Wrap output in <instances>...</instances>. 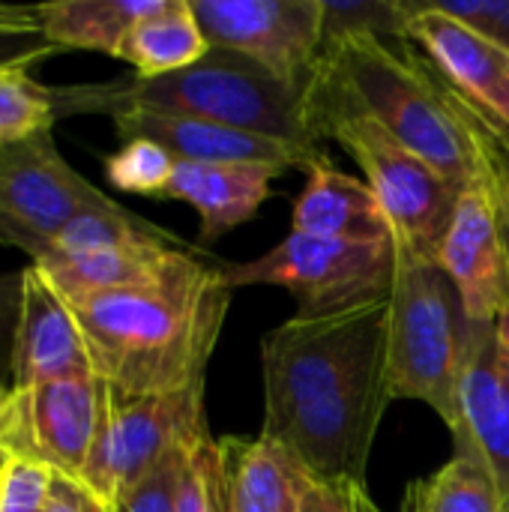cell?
<instances>
[{
  "label": "cell",
  "instance_id": "33",
  "mask_svg": "<svg viewBox=\"0 0 509 512\" xmlns=\"http://www.w3.org/2000/svg\"><path fill=\"white\" fill-rule=\"evenodd\" d=\"M303 512H381L369 498L366 483L336 480V483H315L309 492Z\"/></svg>",
  "mask_w": 509,
  "mask_h": 512
},
{
  "label": "cell",
  "instance_id": "31",
  "mask_svg": "<svg viewBox=\"0 0 509 512\" xmlns=\"http://www.w3.org/2000/svg\"><path fill=\"white\" fill-rule=\"evenodd\" d=\"M183 447L162 459L138 486L123 492L108 512H177V483H180Z\"/></svg>",
  "mask_w": 509,
  "mask_h": 512
},
{
  "label": "cell",
  "instance_id": "22",
  "mask_svg": "<svg viewBox=\"0 0 509 512\" xmlns=\"http://www.w3.org/2000/svg\"><path fill=\"white\" fill-rule=\"evenodd\" d=\"M159 0H57L39 3L42 36L57 48L99 51L120 57V45L135 21L150 15Z\"/></svg>",
  "mask_w": 509,
  "mask_h": 512
},
{
  "label": "cell",
  "instance_id": "9",
  "mask_svg": "<svg viewBox=\"0 0 509 512\" xmlns=\"http://www.w3.org/2000/svg\"><path fill=\"white\" fill-rule=\"evenodd\" d=\"M108 405V384L96 372L9 387L0 411V453L48 468L78 483Z\"/></svg>",
  "mask_w": 509,
  "mask_h": 512
},
{
  "label": "cell",
  "instance_id": "26",
  "mask_svg": "<svg viewBox=\"0 0 509 512\" xmlns=\"http://www.w3.org/2000/svg\"><path fill=\"white\" fill-rule=\"evenodd\" d=\"M54 120V87L33 81L24 66H0V147L51 129Z\"/></svg>",
  "mask_w": 509,
  "mask_h": 512
},
{
  "label": "cell",
  "instance_id": "38",
  "mask_svg": "<svg viewBox=\"0 0 509 512\" xmlns=\"http://www.w3.org/2000/svg\"><path fill=\"white\" fill-rule=\"evenodd\" d=\"M402 512H423V504H420V489H417V483H411V486L405 489Z\"/></svg>",
  "mask_w": 509,
  "mask_h": 512
},
{
  "label": "cell",
  "instance_id": "35",
  "mask_svg": "<svg viewBox=\"0 0 509 512\" xmlns=\"http://www.w3.org/2000/svg\"><path fill=\"white\" fill-rule=\"evenodd\" d=\"M45 512H93V498L75 480L54 474Z\"/></svg>",
  "mask_w": 509,
  "mask_h": 512
},
{
  "label": "cell",
  "instance_id": "41",
  "mask_svg": "<svg viewBox=\"0 0 509 512\" xmlns=\"http://www.w3.org/2000/svg\"><path fill=\"white\" fill-rule=\"evenodd\" d=\"M3 459H6V456H3V453H0V468H3Z\"/></svg>",
  "mask_w": 509,
  "mask_h": 512
},
{
  "label": "cell",
  "instance_id": "24",
  "mask_svg": "<svg viewBox=\"0 0 509 512\" xmlns=\"http://www.w3.org/2000/svg\"><path fill=\"white\" fill-rule=\"evenodd\" d=\"M417 489L423 512H507L489 468L471 450H456L441 471L417 480Z\"/></svg>",
  "mask_w": 509,
  "mask_h": 512
},
{
  "label": "cell",
  "instance_id": "16",
  "mask_svg": "<svg viewBox=\"0 0 509 512\" xmlns=\"http://www.w3.org/2000/svg\"><path fill=\"white\" fill-rule=\"evenodd\" d=\"M120 144L132 138H147L165 147L177 162H240V165H273V168H312L324 153L303 150L276 138L216 126L195 117L156 114V111H120L111 117Z\"/></svg>",
  "mask_w": 509,
  "mask_h": 512
},
{
  "label": "cell",
  "instance_id": "13",
  "mask_svg": "<svg viewBox=\"0 0 509 512\" xmlns=\"http://www.w3.org/2000/svg\"><path fill=\"white\" fill-rule=\"evenodd\" d=\"M408 42L480 111L509 132V51L429 0H408Z\"/></svg>",
  "mask_w": 509,
  "mask_h": 512
},
{
  "label": "cell",
  "instance_id": "29",
  "mask_svg": "<svg viewBox=\"0 0 509 512\" xmlns=\"http://www.w3.org/2000/svg\"><path fill=\"white\" fill-rule=\"evenodd\" d=\"M420 63L435 87V93L441 96V102L447 105V111L456 117V123L468 132L471 144H474V153L483 159V162H492L495 168H501L509 177V132L495 123L486 111H480L474 102H468L423 54H420Z\"/></svg>",
  "mask_w": 509,
  "mask_h": 512
},
{
  "label": "cell",
  "instance_id": "7",
  "mask_svg": "<svg viewBox=\"0 0 509 512\" xmlns=\"http://www.w3.org/2000/svg\"><path fill=\"white\" fill-rule=\"evenodd\" d=\"M396 246L342 243L291 231L276 249L246 264H225L231 291L252 285L285 288L297 297L300 315H330L390 294Z\"/></svg>",
  "mask_w": 509,
  "mask_h": 512
},
{
  "label": "cell",
  "instance_id": "3",
  "mask_svg": "<svg viewBox=\"0 0 509 512\" xmlns=\"http://www.w3.org/2000/svg\"><path fill=\"white\" fill-rule=\"evenodd\" d=\"M54 99L57 117L78 111L108 117L120 111H156L276 138L303 150H321L324 141L309 105V87L222 48H210L189 69L162 78L54 87Z\"/></svg>",
  "mask_w": 509,
  "mask_h": 512
},
{
  "label": "cell",
  "instance_id": "10",
  "mask_svg": "<svg viewBox=\"0 0 509 512\" xmlns=\"http://www.w3.org/2000/svg\"><path fill=\"white\" fill-rule=\"evenodd\" d=\"M108 195L57 150L51 129L0 147V243L39 261L57 234Z\"/></svg>",
  "mask_w": 509,
  "mask_h": 512
},
{
  "label": "cell",
  "instance_id": "30",
  "mask_svg": "<svg viewBox=\"0 0 509 512\" xmlns=\"http://www.w3.org/2000/svg\"><path fill=\"white\" fill-rule=\"evenodd\" d=\"M54 474L42 465L3 459L0 468V512H45Z\"/></svg>",
  "mask_w": 509,
  "mask_h": 512
},
{
  "label": "cell",
  "instance_id": "2",
  "mask_svg": "<svg viewBox=\"0 0 509 512\" xmlns=\"http://www.w3.org/2000/svg\"><path fill=\"white\" fill-rule=\"evenodd\" d=\"M231 285L225 264L180 249L147 282L72 303L93 372L123 396L204 387Z\"/></svg>",
  "mask_w": 509,
  "mask_h": 512
},
{
  "label": "cell",
  "instance_id": "11",
  "mask_svg": "<svg viewBox=\"0 0 509 512\" xmlns=\"http://www.w3.org/2000/svg\"><path fill=\"white\" fill-rule=\"evenodd\" d=\"M210 48L237 51L309 87L324 54L321 0H192Z\"/></svg>",
  "mask_w": 509,
  "mask_h": 512
},
{
  "label": "cell",
  "instance_id": "21",
  "mask_svg": "<svg viewBox=\"0 0 509 512\" xmlns=\"http://www.w3.org/2000/svg\"><path fill=\"white\" fill-rule=\"evenodd\" d=\"M207 51L210 42L192 12V0H159V6L126 33L120 60L135 69V78H162L189 69Z\"/></svg>",
  "mask_w": 509,
  "mask_h": 512
},
{
  "label": "cell",
  "instance_id": "32",
  "mask_svg": "<svg viewBox=\"0 0 509 512\" xmlns=\"http://www.w3.org/2000/svg\"><path fill=\"white\" fill-rule=\"evenodd\" d=\"M429 3L509 51V0H429Z\"/></svg>",
  "mask_w": 509,
  "mask_h": 512
},
{
  "label": "cell",
  "instance_id": "17",
  "mask_svg": "<svg viewBox=\"0 0 509 512\" xmlns=\"http://www.w3.org/2000/svg\"><path fill=\"white\" fill-rule=\"evenodd\" d=\"M273 165H240V162H177L165 198L186 201L201 216V243H213L249 222L258 207L273 195V180L282 177Z\"/></svg>",
  "mask_w": 509,
  "mask_h": 512
},
{
  "label": "cell",
  "instance_id": "36",
  "mask_svg": "<svg viewBox=\"0 0 509 512\" xmlns=\"http://www.w3.org/2000/svg\"><path fill=\"white\" fill-rule=\"evenodd\" d=\"M18 303H21V273L0 276V345L6 336L12 345V330L18 321Z\"/></svg>",
  "mask_w": 509,
  "mask_h": 512
},
{
  "label": "cell",
  "instance_id": "28",
  "mask_svg": "<svg viewBox=\"0 0 509 512\" xmlns=\"http://www.w3.org/2000/svg\"><path fill=\"white\" fill-rule=\"evenodd\" d=\"M174 168L177 159L147 138L123 141L120 150L105 159V177L114 189L147 198H165Z\"/></svg>",
  "mask_w": 509,
  "mask_h": 512
},
{
  "label": "cell",
  "instance_id": "39",
  "mask_svg": "<svg viewBox=\"0 0 509 512\" xmlns=\"http://www.w3.org/2000/svg\"><path fill=\"white\" fill-rule=\"evenodd\" d=\"M6 399H9V387L0 381V411H3V405H6Z\"/></svg>",
  "mask_w": 509,
  "mask_h": 512
},
{
  "label": "cell",
  "instance_id": "23",
  "mask_svg": "<svg viewBox=\"0 0 509 512\" xmlns=\"http://www.w3.org/2000/svg\"><path fill=\"white\" fill-rule=\"evenodd\" d=\"M138 246H186L171 231L135 216L123 204L105 198L84 207L51 243L45 255H84L102 249H138ZM42 255V258H45Z\"/></svg>",
  "mask_w": 509,
  "mask_h": 512
},
{
  "label": "cell",
  "instance_id": "8",
  "mask_svg": "<svg viewBox=\"0 0 509 512\" xmlns=\"http://www.w3.org/2000/svg\"><path fill=\"white\" fill-rule=\"evenodd\" d=\"M204 426V387L162 396H123L108 387L99 438L78 486L108 512Z\"/></svg>",
  "mask_w": 509,
  "mask_h": 512
},
{
  "label": "cell",
  "instance_id": "18",
  "mask_svg": "<svg viewBox=\"0 0 509 512\" xmlns=\"http://www.w3.org/2000/svg\"><path fill=\"white\" fill-rule=\"evenodd\" d=\"M228 512H303L315 477L273 438H219Z\"/></svg>",
  "mask_w": 509,
  "mask_h": 512
},
{
  "label": "cell",
  "instance_id": "5",
  "mask_svg": "<svg viewBox=\"0 0 509 512\" xmlns=\"http://www.w3.org/2000/svg\"><path fill=\"white\" fill-rule=\"evenodd\" d=\"M468 324L459 291L438 261L396 249L387 315L390 396L429 405L450 432L459 429Z\"/></svg>",
  "mask_w": 509,
  "mask_h": 512
},
{
  "label": "cell",
  "instance_id": "37",
  "mask_svg": "<svg viewBox=\"0 0 509 512\" xmlns=\"http://www.w3.org/2000/svg\"><path fill=\"white\" fill-rule=\"evenodd\" d=\"M495 342H498V351H501V357H504V363L509 366V300L507 306L498 312V318H495Z\"/></svg>",
  "mask_w": 509,
  "mask_h": 512
},
{
  "label": "cell",
  "instance_id": "25",
  "mask_svg": "<svg viewBox=\"0 0 509 512\" xmlns=\"http://www.w3.org/2000/svg\"><path fill=\"white\" fill-rule=\"evenodd\" d=\"M324 12V45L351 39V36H375L381 42L411 45L408 0H321Z\"/></svg>",
  "mask_w": 509,
  "mask_h": 512
},
{
  "label": "cell",
  "instance_id": "15",
  "mask_svg": "<svg viewBox=\"0 0 509 512\" xmlns=\"http://www.w3.org/2000/svg\"><path fill=\"white\" fill-rule=\"evenodd\" d=\"M453 441L456 450H471L483 459L509 512V366L498 351L492 324H468Z\"/></svg>",
  "mask_w": 509,
  "mask_h": 512
},
{
  "label": "cell",
  "instance_id": "1",
  "mask_svg": "<svg viewBox=\"0 0 509 512\" xmlns=\"http://www.w3.org/2000/svg\"><path fill=\"white\" fill-rule=\"evenodd\" d=\"M390 294L330 315H294L261 342L264 432L321 483H366L387 414Z\"/></svg>",
  "mask_w": 509,
  "mask_h": 512
},
{
  "label": "cell",
  "instance_id": "14",
  "mask_svg": "<svg viewBox=\"0 0 509 512\" xmlns=\"http://www.w3.org/2000/svg\"><path fill=\"white\" fill-rule=\"evenodd\" d=\"M93 372L72 306L30 264L21 270V303L9 345V387Z\"/></svg>",
  "mask_w": 509,
  "mask_h": 512
},
{
  "label": "cell",
  "instance_id": "19",
  "mask_svg": "<svg viewBox=\"0 0 509 512\" xmlns=\"http://www.w3.org/2000/svg\"><path fill=\"white\" fill-rule=\"evenodd\" d=\"M291 231L342 243L393 240L390 222L369 183L333 168L327 156L309 168V183L294 204Z\"/></svg>",
  "mask_w": 509,
  "mask_h": 512
},
{
  "label": "cell",
  "instance_id": "27",
  "mask_svg": "<svg viewBox=\"0 0 509 512\" xmlns=\"http://www.w3.org/2000/svg\"><path fill=\"white\" fill-rule=\"evenodd\" d=\"M177 512H228L222 453L207 426L183 444Z\"/></svg>",
  "mask_w": 509,
  "mask_h": 512
},
{
  "label": "cell",
  "instance_id": "20",
  "mask_svg": "<svg viewBox=\"0 0 509 512\" xmlns=\"http://www.w3.org/2000/svg\"><path fill=\"white\" fill-rule=\"evenodd\" d=\"M180 249L189 246H138V249H102L84 255H45L33 261V267L72 306L78 300L153 279Z\"/></svg>",
  "mask_w": 509,
  "mask_h": 512
},
{
  "label": "cell",
  "instance_id": "6",
  "mask_svg": "<svg viewBox=\"0 0 509 512\" xmlns=\"http://www.w3.org/2000/svg\"><path fill=\"white\" fill-rule=\"evenodd\" d=\"M324 138L342 144L363 168L366 183L390 222L393 246L426 261H438L462 186L399 144L369 117H330L324 123Z\"/></svg>",
  "mask_w": 509,
  "mask_h": 512
},
{
  "label": "cell",
  "instance_id": "12",
  "mask_svg": "<svg viewBox=\"0 0 509 512\" xmlns=\"http://www.w3.org/2000/svg\"><path fill=\"white\" fill-rule=\"evenodd\" d=\"M438 267L456 285L465 318L471 324H495L509 300V270L480 162L474 177L462 186L438 252Z\"/></svg>",
  "mask_w": 509,
  "mask_h": 512
},
{
  "label": "cell",
  "instance_id": "40",
  "mask_svg": "<svg viewBox=\"0 0 509 512\" xmlns=\"http://www.w3.org/2000/svg\"><path fill=\"white\" fill-rule=\"evenodd\" d=\"M93 512H105V510H102V507H99V504L93 501Z\"/></svg>",
  "mask_w": 509,
  "mask_h": 512
},
{
  "label": "cell",
  "instance_id": "4",
  "mask_svg": "<svg viewBox=\"0 0 509 512\" xmlns=\"http://www.w3.org/2000/svg\"><path fill=\"white\" fill-rule=\"evenodd\" d=\"M309 105L321 138L330 117L357 114L459 186L477 171L474 144L435 93L414 45L390 48L375 36L324 45L318 75L309 84Z\"/></svg>",
  "mask_w": 509,
  "mask_h": 512
},
{
  "label": "cell",
  "instance_id": "34",
  "mask_svg": "<svg viewBox=\"0 0 509 512\" xmlns=\"http://www.w3.org/2000/svg\"><path fill=\"white\" fill-rule=\"evenodd\" d=\"M57 48L42 33H18V30H0V66H24L45 60Z\"/></svg>",
  "mask_w": 509,
  "mask_h": 512
}]
</instances>
